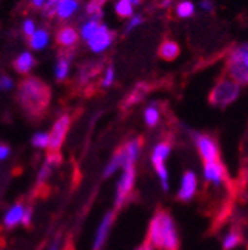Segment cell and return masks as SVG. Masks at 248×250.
Returning a JSON list of instances; mask_svg holds the SVG:
<instances>
[{
	"label": "cell",
	"mask_w": 248,
	"mask_h": 250,
	"mask_svg": "<svg viewBox=\"0 0 248 250\" xmlns=\"http://www.w3.org/2000/svg\"><path fill=\"white\" fill-rule=\"evenodd\" d=\"M113 219H114V211H110L104 216L103 222L97 231V235H95V243H94V250H100L109 235V231H110V227L113 224Z\"/></svg>",
	"instance_id": "13"
},
{
	"label": "cell",
	"mask_w": 248,
	"mask_h": 250,
	"mask_svg": "<svg viewBox=\"0 0 248 250\" xmlns=\"http://www.w3.org/2000/svg\"><path fill=\"white\" fill-rule=\"evenodd\" d=\"M201 8L207 12L212 11V2L211 0H202V3H201Z\"/></svg>",
	"instance_id": "37"
},
{
	"label": "cell",
	"mask_w": 248,
	"mask_h": 250,
	"mask_svg": "<svg viewBox=\"0 0 248 250\" xmlns=\"http://www.w3.org/2000/svg\"><path fill=\"white\" fill-rule=\"evenodd\" d=\"M63 250H75L73 241H72V240H69V241L66 243V246H64V249H63Z\"/></svg>",
	"instance_id": "40"
},
{
	"label": "cell",
	"mask_w": 248,
	"mask_h": 250,
	"mask_svg": "<svg viewBox=\"0 0 248 250\" xmlns=\"http://www.w3.org/2000/svg\"><path fill=\"white\" fill-rule=\"evenodd\" d=\"M204 173L207 180L212 182L214 185H222L223 182H228L226 168L222 164V161H214V163H204Z\"/></svg>",
	"instance_id": "11"
},
{
	"label": "cell",
	"mask_w": 248,
	"mask_h": 250,
	"mask_svg": "<svg viewBox=\"0 0 248 250\" xmlns=\"http://www.w3.org/2000/svg\"><path fill=\"white\" fill-rule=\"evenodd\" d=\"M130 2H131L133 5H140V2H141V0H130Z\"/></svg>",
	"instance_id": "43"
},
{
	"label": "cell",
	"mask_w": 248,
	"mask_h": 250,
	"mask_svg": "<svg viewBox=\"0 0 248 250\" xmlns=\"http://www.w3.org/2000/svg\"><path fill=\"white\" fill-rule=\"evenodd\" d=\"M133 6L134 5L130 2V0H119V2L116 3V6H114V9H116V12H117L119 17L127 18V17H131L133 15V12H134V8Z\"/></svg>",
	"instance_id": "27"
},
{
	"label": "cell",
	"mask_w": 248,
	"mask_h": 250,
	"mask_svg": "<svg viewBox=\"0 0 248 250\" xmlns=\"http://www.w3.org/2000/svg\"><path fill=\"white\" fill-rule=\"evenodd\" d=\"M193 12H195V6L189 0H184V2H180L177 5V15L180 18H189L193 15Z\"/></svg>",
	"instance_id": "28"
},
{
	"label": "cell",
	"mask_w": 248,
	"mask_h": 250,
	"mask_svg": "<svg viewBox=\"0 0 248 250\" xmlns=\"http://www.w3.org/2000/svg\"><path fill=\"white\" fill-rule=\"evenodd\" d=\"M24 33L30 38V36H33L36 33V30H35V22L32 20H27L24 22Z\"/></svg>",
	"instance_id": "32"
},
{
	"label": "cell",
	"mask_w": 248,
	"mask_h": 250,
	"mask_svg": "<svg viewBox=\"0 0 248 250\" xmlns=\"http://www.w3.org/2000/svg\"><path fill=\"white\" fill-rule=\"evenodd\" d=\"M0 86H2V89H9L12 86V79L9 76H2V81H0Z\"/></svg>",
	"instance_id": "35"
},
{
	"label": "cell",
	"mask_w": 248,
	"mask_h": 250,
	"mask_svg": "<svg viewBox=\"0 0 248 250\" xmlns=\"http://www.w3.org/2000/svg\"><path fill=\"white\" fill-rule=\"evenodd\" d=\"M140 149H141V139H134L128 143H125L123 146H120L116 152L114 156L112 158V161L109 163L104 176L109 177L110 174H113L117 168H127L130 166H134L135 160L140 155Z\"/></svg>",
	"instance_id": "3"
},
{
	"label": "cell",
	"mask_w": 248,
	"mask_h": 250,
	"mask_svg": "<svg viewBox=\"0 0 248 250\" xmlns=\"http://www.w3.org/2000/svg\"><path fill=\"white\" fill-rule=\"evenodd\" d=\"M72 124V116L70 115H63L55 124L49 133V145H48V155L59 153V149L63 146L67 131Z\"/></svg>",
	"instance_id": "6"
},
{
	"label": "cell",
	"mask_w": 248,
	"mask_h": 250,
	"mask_svg": "<svg viewBox=\"0 0 248 250\" xmlns=\"http://www.w3.org/2000/svg\"><path fill=\"white\" fill-rule=\"evenodd\" d=\"M242 241V235L238 229H232L226 237H225V241H223V249L225 250H230L233 247H236L238 244H241Z\"/></svg>",
	"instance_id": "25"
},
{
	"label": "cell",
	"mask_w": 248,
	"mask_h": 250,
	"mask_svg": "<svg viewBox=\"0 0 248 250\" xmlns=\"http://www.w3.org/2000/svg\"><path fill=\"white\" fill-rule=\"evenodd\" d=\"M70 58L72 54L69 52H63L58 58V62L55 66V78L58 81H64L69 75V69H70Z\"/></svg>",
	"instance_id": "16"
},
{
	"label": "cell",
	"mask_w": 248,
	"mask_h": 250,
	"mask_svg": "<svg viewBox=\"0 0 248 250\" xmlns=\"http://www.w3.org/2000/svg\"><path fill=\"white\" fill-rule=\"evenodd\" d=\"M19 104L32 119H40L51 102V89L38 78H27L18 89Z\"/></svg>",
	"instance_id": "1"
},
{
	"label": "cell",
	"mask_w": 248,
	"mask_h": 250,
	"mask_svg": "<svg viewBox=\"0 0 248 250\" xmlns=\"http://www.w3.org/2000/svg\"><path fill=\"white\" fill-rule=\"evenodd\" d=\"M178 54H180V48L172 41H165L159 46V55L165 60H174L175 57H178Z\"/></svg>",
	"instance_id": "20"
},
{
	"label": "cell",
	"mask_w": 248,
	"mask_h": 250,
	"mask_svg": "<svg viewBox=\"0 0 248 250\" xmlns=\"http://www.w3.org/2000/svg\"><path fill=\"white\" fill-rule=\"evenodd\" d=\"M100 70H101V64H97V62H88V64H85L79 70V81H80V83H86L92 76H95Z\"/></svg>",
	"instance_id": "21"
},
{
	"label": "cell",
	"mask_w": 248,
	"mask_h": 250,
	"mask_svg": "<svg viewBox=\"0 0 248 250\" xmlns=\"http://www.w3.org/2000/svg\"><path fill=\"white\" fill-rule=\"evenodd\" d=\"M113 36L114 35L107 28V25L101 24L100 28L97 30V33L88 41V46H89V49L92 52H97V54L98 52H103V51H106L112 45Z\"/></svg>",
	"instance_id": "10"
},
{
	"label": "cell",
	"mask_w": 248,
	"mask_h": 250,
	"mask_svg": "<svg viewBox=\"0 0 248 250\" xmlns=\"http://www.w3.org/2000/svg\"><path fill=\"white\" fill-rule=\"evenodd\" d=\"M196 146L198 150L202 156L204 163H214V161H220V152L219 146L214 142L212 137L207 134H199L196 136Z\"/></svg>",
	"instance_id": "9"
},
{
	"label": "cell",
	"mask_w": 248,
	"mask_h": 250,
	"mask_svg": "<svg viewBox=\"0 0 248 250\" xmlns=\"http://www.w3.org/2000/svg\"><path fill=\"white\" fill-rule=\"evenodd\" d=\"M32 207H27L25 208V211H24V217H22V224L25 225V227H28L30 225V222H32Z\"/></svg>",
	"instance_id": "34"
},
{
	"label": "cell",
	"mask_w": 248,
	"mask_h": 250,
	"mask_svg": "<svg viewBox=\"0 0 248 250\" xmlns=\"http://www.w3.org/2000/svg\"><path fill=\"white\" fill-rule=\"evenodd\" d=\"M171 3V0H162V6H168Z\"/></svg>",
	"instance_id": "41"
},
{
	"label": "cell",
	"mask_w": 248,
	"mask_h": 250,
	"mask_svg": "<svg viewBox=\"0 0 248 250\" xmlns=\"http://www.w3.org/2000/svg\"><path fill=\"white\" fill-rule=\"evenodd\" d=\"M9 152H11L9 146H6V145H2V147H0V158H2V160L8 158Z\"/></svg>",
	"instance_id": "36"
},
{
	"label": "cell",
	"mask_w": 248,
	"mask_h": 250,
	"mask_svg": "<svg viewBox=\"0 0 248 250\" xmlns=\"http://www.w3.org/2000/svg\"><path fill=\"white\" fill-rule=\"evenodd\" d=\"M141 22H143V18H141L140 15H137V17H133V20L130 21V25H128V27H127V30H125V33H130L131 30H134L135 27H138Z\"/></svg>",
	"instance_id": "33"
},
{
	"label": "cell",
	"mask_w": 248,
	"mask_h": 250,
	"mask_svg": "<svg viewBox=\"0 0 248 250\" xmlns=\"http://www.w3.org/2000/svg\"><path fill=\"white\" fill-rule=\"evenodd\" d=\"M24 211H25V208L22 207L21 203L15 204V206L6 213L5 225H6L8 228H12V227H15L17 224H19V222L22 221V217H24Z\"/></svg>",
	"instance_id": "17"
},
{
	"label": "cell",
	"mask_w": 248,
	"mask_h": 250,
	"mask_svg": "<svg viewBox=\"0 0 248 250\" xmlns=\"http://www.w3.org/2000/svg\"><path fill=\"white\" fill-rule=\"evenodd\" d=\"M35 66V60L30 52H22L21 55H18V58L14 62V67L17 72L19 73H28L32 70V67Z\"/></svg>",
	"instance_id": "18"
},
{
	"label": "cell",
	"mask_w": 248,
	"mask_h": 250,
	"mask_svg": "<svg viewBox=\"0 0 248 250\" xmlns=\"http://www.w3.org/2000/svg\"><path fill=\"white\" fill-rule=\"evenodd\" d=\"M150 91V85L149 83H138L131 92H130V96L127 97V100L123 102V104H122V107L123 109H127V107H131V106H134V104H137V103H140L146 96H147V92Z\"/></svg>",
	"instance_id": "14"
},
{
	"label": "cell",
	"mask_w": 248,
	"mask_h": 250,
	"mask_svg": "<svg viewBox=\"0 0 248 250\" xmlns=\"http://www.w3.org/2000/svg\"><path fill=\"white\" fill-rule=\"evenodd\" d=\"M32 142H33V146L40 147V149H45V147H48V145H49V134L38 133V134L33 136Z\"/></svg>",
	"instance_id": "29"
},
{
	"label": "cell",
	"mask_w": 248,
	"mask_h": 250,
	"mask_svg": "<svg viewBox=\"0 0 248 250\" xmlns=\"http://www.w3.org/2000/svg\"><path fill=\"white\" fill-rule=\"evenodd\" d=\"M239 96V83L233 79L223 78L214 85L210 92V103L215 107H226L233 103Z\"/></svg>",
	"instance_id": "5"
},
{
	"label": "cell",
	"mask_w": 248,
	"mask_h": 250,
	"mask_svg": "<svg viewBox=\"0 0 248 250\" xmlns=\"http://www.w3.org/2000/svg\"><path fill=\"white\" fill-rule=\"evenodd\" d=\"M196 192V176L192 171L184 173L183 180H181V186L178 191V198L183 201L191 200Z\"/></svg>",
	"instance_id": "12"
},
{
	"label": "cell",
	"mask_w": 248,
	"mask_h": 250,
	"mask_svg": "<svg viewBox=\"0 0 248 250\" xmlns=\"http://www.w3.org/2000/svg\"><path fill=\"white\" fill-rule=\"evenodd\" d=\"M170 152H171V143L170 142H161L154 146L153 153H152V163H153L154 168H156V171L161 177V182H162V186H164L165 191H168V173L165 168V160L170 155Z\"/></svg>",
	"instance_id": "7"
},
{
	"label": "cell",
	"mask_w": 248,
	"mask_h": 250,
	"mask_svg": "<svg viewBox=\"0 0 248 250\" xmlns=\"http://www.w3.org/2000/svg\"><path fill=\"white\" fill-rule=\"evenodd\" d=\"M77 2L76 0H59V5H58V11L57 15L61 20H67L69 17H72L76 9H77Z\"/></svg>",
	"instance_id": "19"
},
{
	"label": "cell",
	"mask_w": 248,
	"mask_h": 250,
	"mask_svg": "<svg viewBox=\"0 0 248 250\" xmlns=\"http://www.w3.org/2000/svg\"><path fill=\"white\" fill-rule=\"evenodd\" d=\"M49 42V35L46 30H38L33 36H30L28 39V43L33 49H42L48 45Z\"/></svg>",
	"instance_id": "22"
},
{
	"label": "cell",
	"mask_w": 248,
	"mask_h": 250,
	"mask_svg": "<svg viewBox=\"0 0 248 250\" xmlns=\"http://www.w3.org/2000/svg\"><path fill=\"white\" fill-rule=\"evenodd\" d=\"M51 250H58V240L54 243V246H52V249H51Z\"/></svg>",
	"instance_id": "42"
},
{
	"label": "cell",
	"mask_w": 248,
	"mask_h": 250,
	"mask_svg": "<svg viewBox=\"0 0 248 250\" xmlns=\"http://www.w3.org/2000/svg\"><path fill=\"white\" fill-rule=\"evenodd\" d=\"M107 0H91L89 5L86 6V14L89 18H100L103 17V5Z\"/></svg>",
	"instance_id": "24"
},
{
	"label": "cell",
	"mask_w": 248,
	"mask_h": 250,
	"mask_svg": "<svg viewBox=\"0 0 248 250\" xmlns=\"http://www.w3.org/2000/svg\"><path fill=\"white\" fill-rule=\"evenodd\" d=\"M32 2H33V6H35V8H40V6L45 5L46 0H32Z\"/></svg>",
	"instance_id": "39"
},
{
	"label": "cell",
	"mask_w": 248,
	"mask_h": 250,
	"mask_svg": "<svg viewBox=\"0 0 248 250\" xmlns=\"http://www.w3.org/2000/svg\"><path fill=\"white\" fill-rule=\"evenodd\" d=\"M101 20L100 18H89V21L86 24H83L82 30H80V35H82V39H85L86 42L97 33V30L100 28V24Z\"/></svg>",
	"instance_id": "23"
},
{
	"label": "cell",
	"mask_w": 248,
	"mask_h": 250,
	"mask_svg": "<svg viewBox=\"0 0 248 250\" xmlns=\"http://www.w3.org/2000/svg\"><path fill=\"white\" fill-rule=\"evenodd\" d=\"M134 180H135V170L134 166H130L127 168H123V174L117 183V189H116V207L119 208L125 200L128 198L130 192L133 191L134 186Z\"/></svg>",
	"instance_id": "8"
},
{
	"label": "cell",
	"mask_w": 248,
	"mask_h": 250,
	"mask_svg": "<svg viewBox=\"0 0 248 250\" xmlns=\"http://www.w3.org/2000/svg\"><path fill=\"white\" fill-rule=\"evenodd\" d=\"M154 249L159 250H177L178 249V238L175 232V227L172 222V217L165 210H158L153 216L147 240Z\"/></svg>",
	"instance_id": "2"
},
{
	"label": "cell",
	"mask_w": 248,
	"mask_h": 250,
	"mask_svg": "<svg viewBox=\"0 0 248 250\" xmlns=\"http://www.w3.org/2000/svg\"><path fill=\"white\" fill-rule=\"evenodd\" d=\"M57 42L61 46H66V48H72L73 45H76L77 42V33L73 27H63L59 28V31L57 33Z\"/></svg>",
	"instance_id": "15"
},
{
	"label": "cell",
	"mask_w": 248,
	"mask_h": 250,
	"mask_svg": "<svg viewBox=\"0 0 248 250\" xmlns=\"http://www.w3.org/2000/svg\"><path fill=\"white\" fill-rule=\"evenodd\" d=\"M113 79H114V70H113L112 66H109V67L106 69V75H104V79H103L101 85H103V86H110L112 82H113Z\"/></svg>",
	"instance_id": "31"
},
{
	"label": "cell",
	"mask_w": 248,
	"mask_h": 250,
	"mask_svg": "<svg viewBox=\"0 0 248 250\" xmlns=\"http://www.w3.org/2000/svg\"><path fill=\"white\" fill-rule=\"evenodd\" d=\"M159 110L156 107V104H152L146 109L144 112V119H146V124L149 127H156L158 122H159Z\"/></svg>",
	"instance_id": "26"
},
{
	"label": "cell",
	"mask_w": 248,
	"mask_h": 250,
	"mask_svg": "<svg viewBox=\"0 0 248 250\" xmlns=\"http://www.w3.org/2000/svg\"><path fill=\"white\" fill-rule=\"evenodd\" d=\"M228 75L238 83H248V42L230 52L228 58Z\"/></svg>",
	"instance_id": "4"
},
{
	"label": "cell",
	"mask_w": 248,
	"mask_h": 250,
	"mask_svg": "<svg viewBox=\"0 0 248 250\" xmlns=\"http://www.w3.org/2000/svg\"><path fill=\"white\" fill-rule=\"evenodd\" d=\"M154 247L149 243V241H144V244H141L137 250H153Z\"/></svg>",
	"instance_id": "38"
},
{
	"label": "cell",
	"mask_w": 248,
	"mask_h": 250,
	"mask_svg": "<svg viewBox=\"0 0 248 250\" xmlns=\"http://www.w3.org/2000/svg\"><path fill=\"white\" fill-rule=\"evenodd\" d=\"M58 5H59V0H46L45 5H43V12L48 17H52L57 14L58 11Z\"/></svg>",
	"instance_id": "30"
}]
</instances>
